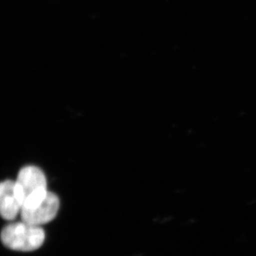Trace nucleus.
<instances>
[{
	"mask_svg": "<svg viewBox=\"0 0 256 256\" xmlns=\"http://www.w3.org/2000/svg\"><path fill=\"white\" fill-rule=\"evenodd\" d=\"M22 205L15 190V181L5 180L0 185V212L6 220H14L21 212Z\"/></svg>",
	"mask_w": 256,
	"mask_h": 256,
	"instance_id": "nucleus-4",
	"label": "nucleus"
},
{
	"mask_svg": "<svg viewBox=\"0 0 256 256\" xmlns=\"http://www.w3.org/2000/svg\"><path fill=\"white\" fill-rule=\"evenodd\" d=\"M15 190L22 208L31 206L48 192L44 173L37 166H24L18 172Z\"/></svg>",
	"mask_w": 256,
	"mask_h": 256,
	"instance_id": "nucleus-2",
	"label": "nucleus"
},
{
	"mask_svg": "<svg viewBox=\"0 0 256 256\" xmlns=\"http://www.w3.org/2000/svg\"><path fill=\"white\" fill-rule=\"evenodd\" d=\"M1 239L4 246L11 250L33 252L43 245L45 232L41 226L18 222L6 226L2 230Z\"/></svg>",
	"mask_w": 256,
	"mask_h": 256,
	"instance_id": "nucleus-1",
	"label": "nucleus"
},
{
	"mask_svg": "<svg viewBox=\"0 0 256 256\" xmlns=\"http://www.w3.org/2000/svg\"><path fill=\"white\" fill-rule=\"evenodd\" d=\"M60 207L58 197L48 192L41 200L30 206L23 207L20 215L22 220L32 225L40 226L52 222L58 213Z\"/></svg>",
	"mask_w": 256,
	"mask_h": 256,
	"instance_id": "nucleus-3",
	"label": "nucleus"
}]
</instances>
